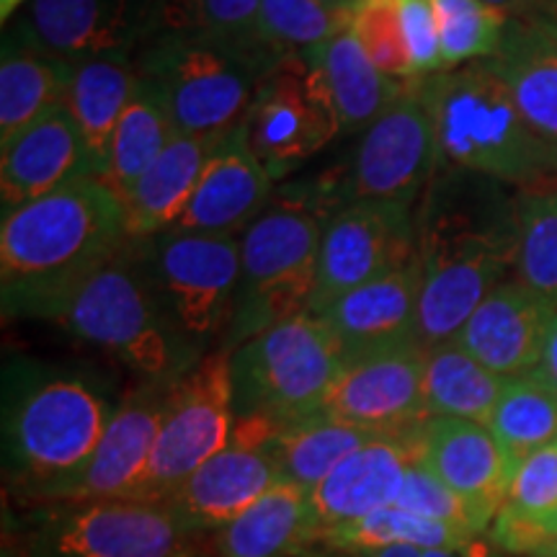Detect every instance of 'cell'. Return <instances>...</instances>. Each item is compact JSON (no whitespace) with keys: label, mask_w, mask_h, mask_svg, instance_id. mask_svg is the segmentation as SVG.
<instances>
[{"label":"cell","mask_w":557,"mask_h":557,"mask_svg":"<svg viewBox=\"0 0 557 557\" xmlns=\"http://www.w3.org/2000/svg\"><path fill=\"white\" fill-rule=\"evenodd\" d=\"M416 222L423 267L416 338L421 348L455 341L478 305L517 267V197L500 181L438 169Z\"/></svg>","instance_id":"1"},{"label":"cell","mask_w":557,"mask_h":557,"mask_svg":"<svg viewBox=\"0 0 557 557\" xmlns=\"http://www.w3.org/2000/svg\"><path fill=\"white\" fill-rule=\"evenodd\" d=\"M129 240L127 207L96 176L11 209L0 227L3 315L60 320L83 284Z\"/></svg>","instance_id":"2"},{"label":"cell","mask_w":557,"mask_h":557,"mask_svg":"<svg viewBox=\"0 0 557 557\" xmlns=\"http://www.w3.org/2000/svg\"><path fill=\"white\" fill-rule=\"evenodd\" d=\"M434 124L436 171L455 169L506 186L557 176V145L529 127L487 60L418 78Z\"/></svg>","instance_id":"3"},{"label":"cell","mask_w":557,"mask_h":557,"mask_svg":"<svg viewBox=\"0 0 557 557\" xmlns=\"http://www.w3.org/2000/svg\"><path fill=\"white\" fill-rule=\"evenodd\" d=\"M114 410L86 380L70 374L24 372L9 387L3 418L5 472L34 506L75 475L107 434Z\"/></svg>","instance_id":"4"},{"label":"cell","mask_w":557,"mask_h":557,"mask_svg":"<svg viewBox=\"0 0 557 557\" xmlns=\"http://www.w3.org/2000/svg\"><path fill=\"white\" fill-rule=\"evenodd\" d=\"M58 323L86 344L114 354L148 385H176L201 361L199 348L181 336L160 308L135 240L83 284Z\"/></svg>","instance_id":"5"},{"label":"cell","mask_w":557,"mask_h":557,"mask_svg":"<svg viewBox=\"0 0 557 557\" xmlns=\"http://www.w3.org/2000/svg\"><path fill=\"white\" fill-rule=\"evenodd\" d=\"M344 364V348L318 315L282 320L230 354L235 416L292 426L323 413Z\"/></svg>","instance_id":"6"},{"label":"cell","mask_w":557,"mask_h":557,"mask_svg":"<svg viewBox=\"0 0 557 557\" xmlns=\"http://www.w3.org/2000/svg\"><path fill=\"white\" fill-rule=\"evenodd\" d=\"M267 65L218 41L158 34L139 67L169 109L176 132L227 135L246 120Z\"/></svg>","instance_id":"7"},{"label":"cell","mask_w":557,"mask_h":557,"mask_svg":"<svg viewBox=\"0 0 557 557\" xmlns=\"http://www.w3.org/2000/svg\"><path fill=\"white\" fill-rule=\"evenodd\" d=\"M320 235V220L299 207L274 209L246 230L230 344L308 312L318 282Z\"/></svg>","instance_id":"8"},{"label":"cell","mask_w":557,"mask_h":557,"mask_svg":"<svg viewBox=\"0 0 557 557\" xmlns=\"http://www.w3.org/2000/svg\"><path fill=\"white\" fill-rule=\"evenodd\" d=\"M13 557H197V547L163 504L116 498L37 506Z\"/></svg>","instance_id":"9"},{"label":"cell","mask_w":557,"mask_h":557,"mask_svg":"<svg viewBox=\"0 0 557 557\" xmlns=\"http://www.w3.org/2000/svg\"><path fill=\"white\" fill-rule=\"evenodd\" d=\"M135 243L160 308L194 348L230 329L240 284V243L233 235L169 230Z\"/></svg>","instance_id":"10"},{"label":"cell","mask_w":557,"mask_h":557,"mask_svg":"<svg viewBox=\"0 0 557 557\" xmlns=\"http://www.w3.org/2000/svg\"><path fill=\"white\" fill-rule=\"evenodd\" d=\"M243 129L271 178L284 176L344 132L323 70L305 54H282L263 70Z\"/></svg>","instance_id":"11"},{"label":"cell","mask_w":557,"mask_h":557,"mask_svg":"<svg viewBox=\"0 0 557 557\" xmlns=\"http://www.w3.org/2000/svg\"><path fill=\"white\" fill-rule=\"evenodd\" d=\"M233 421L230 351H212L171 387L148 472L132 498L158 504L169 498L209 457L227 447Z\"/></svg>","instance_id":"12"},{"label":"cell","mask_w":557,"mask_h":557,"mask_svg":"<svg viewBox=\"0 0 557 557\" xmlns=\"http://www.w3.org/2000/svg\"><path fill=\"white\" fill-rule=\"evenodd\" d=\"M418 256L410 205L400 201H351L325 220L320 235L318 282L308 312L346 292L372 282Z\"/></svg>","instance_id":"13"},{"label":"cell","mask_w":557,"mask_h":557,"mask_svg":"<svg viewBox=\"0 0 557 557\" xmlns=\"http://www.w3.org/2000/svg\"><path fill=\"white\" fill-rule=\"evenodd\" d=\"M165 0H32L21 45L67 65L124 58L163 32Z\"/></svg>","instance_id":"14"},{"label":"cell","mask_w":557,"mask_h":557,"mask_svg":"<svg viewBox=\"0 0 557 557\" xmlns=\"http://www.w3.org/2000/svg\"><path fill=\"white\" fill-rule=\"evenodd\" d=\"M434 171V124L416 78L361 139L346 178V205L364 199L413 205Z\"/></svg>","instance_id":"15"},{"label":"cell","mask_w":557,"mask_h":557,"mask_svg":"<svg viewBox=\"0 0 557 557\" xmlns=\"http://www.w3.org/2000/svg\"><path fill=\"white\" fill-rule=\"evenodd\" d=\"M426 348L406 344L348 359L323 416L377 434L408 436L426 421L423 406Z\"/></svg>","instance_id":"16"},{"label":"cell","mask_w":557,"mask_h":557,"mask_svg":"<svg viewBox=\"0 0 557 557\" xmlns=\"http://www.w3.org/2000/svg\"><path fill=\"white\" fill-rule=\"evenodd\" d=\"M171 387L148 385L129 395L114 410L107 434L88 462L75 475L47 491L34 506L90 504L135 496L156 449Z\"/></svg>","instance_id":"17"},{"label":"cell","mask_w":557,"mask_h":557,"mask_svg":"<svg viewBox=\"0 0 557 557\" xmlns=\"http://www.w3.org/2000/svg\"><path fill=\"white\" fill-rule=\"evenodd\" d=\"M416 459L442 480L487 529L504 506L517 462L493 431L465 418H426L413 436Z\"/></svg>","instance_id":"18"},{"label":"cell","mask_w":557,"mask_h":557,"mask_svg":"<svg viewBox=\"0 0 557 557\" xmlns=\"http://www.w3.org/2000/svg\"><path fill=\"white\" fill-rule=\"evenodd\" d=\"M421 259L403 263L361 287L331 299L318 315L344 348L346 361L406 344H418V299H421Z\"/></svg>","instance_id":"19"},{"label":"cell","mask_w":557,"mask_h":557,"mask_svg":"<svg viewBox=\"0 0 557 557\" xmlns=\"http://www.w3.org/2000/svg\"><path fill=\"white\" fill-rule=\"evenodd\" d=\"M276 483H282V475L267 449L230 442L160 504L186 532L199 537L238 519Z\"/></svg>","instance_id":"20"},{"label":"cell","mask_w":557,"mask_h":557,"mask_svg":"<svg viewBox=\"0 0 557 557\" xmlns=\"http://www.w3.org/2000/svg\"><path fill=\"white\" fill-rule=\"evenodd\" d=\"M555 312L521 282H500L478 305L455 344L500 377H519L540 367Z\"/></svg>","instance_id":"21"},{"label":"cell","mask_w":557,"mask_h":557,"mask_svg":"<svg viewBox=\"0 0 557 557\" xmlns=\"http://www.w3.org/2000/svg\"><path fill=\"white\" fill-rule=\"evenodd\" d=\"M86 176H94L86 143L67 103H60L45 120L21 132L3 148V160H0L3 214Z\"/></svg>","instance_id":"22"},{"label":"cell","mask_w":557,"mask_h":557,"mask_svg":"<svg viewBox=\"0 0 557 557\" xmlns=\"http://www.w3.org/2000/svg\"><path fill=\"white\" fill-rule=\"evenodd\" d=\"M269 191L271 173L250 150L246 129L238 124L222 137L214 156L209 158L197 191L173 230L176 233L233 235L235 230L246 227L261 212Z\"/></svg>","instance_id":"23"},{"label":"cell","mask_w":557,"mask_h":557,"mask_svg":"<svg viewBox=\"0 0 557 557\" xmlns=\"http://www.w3.org/2000/svg\"><path fill=\"white\" fill-rule=\"evenodd\" d=\"M416 431L408 436L374 438L367 447L344 459L312 491V504H315L323 532L348 524V521L364 519L369 513L395 504L403 475L413 459Z\"/></svg>","instance_id":"24"},{"label":"cell","mask_w":557,"mask_h":557,"mask_svg":"<svg viewBox=\"0 0 557 557\" xmlns=\"http://www.w3.org/2000/svg\"><path fill=\"white\" fill-rule=\"evenodd\" d=\"M225 135H184L176 132L156 163L137 181L127 207L132 240H148L169 233L186 212L201 173Z\"/></svg>","instance_id":"25"},{"label":"cell","mask_w":557,"mask_h":557,"mask_svg":"<svg viewBox=\"0 0 557 557\" xmlns=\"http://www.w3.org/2000/svg\"><path fill=\"white\" fill-rule=\"evenodd\" d=\"M320 534L312 493L282 480L238 519L212 532V545L218 557H297Z\"/></svg>","instance_id":"26"},{"label":"cell","mask_w":557,"mask_h":557,"mask_svg":"<svg viewBox=\"0 0 557 557\" xmlns=\"http://www.w3.org/2000/svg\"><path fill=\"white\" fill-rule=\"evenodd\" d=\"M529 127L557 145V39L545 24L511 16L498 52L487 58Z\"/></svg>","instance_id":"27"},{"label":"cell","mask_w":557,"mask_h":557,"mask_svg":"<svg viewBox=\"0 0 557 557\" xmlns=\"http://www.w3.org/2000/svg\"><path fill=\"white\" fill-rule=\"evenodd\" d=\"M139 83L124 58H96L73 65L65 103L86 143L96 178H107L109 150L116 124Z\"/></svg>","instance_id":"28"},{"label":"cell","mask_w":557,"mask_h":557,"mask_svg":"<svg viewBox=\"0 0 557 557\" xmlns=\"http://www.w3.org/2000/svg\"><path fill=\"white\" fill-rule=\"evenodd\" d=\"M323 70L344 132L372 127L400 99L408 83L382 75L354 37L351 26L310 54Z\"/></svg>","instance_id":"29"},{"label":"cell","mask_w":557,"mask_h":557,"mask_svg":"<svg viewBox=\"0 0 557 557\" xmlns=\"http://www.w3.org/2000/svg\"><path fill=\"white\" fill-rule=\"evenodd\" d=\"M506 377L480 364L455 341L426 348L423 406L429 418H465L487 426Z\"/></svg>","instance_id":"30"},{"label":"cell","mask_w":557,"mask_h":557,"mask_svg":"<svg viewBox=\"0 0 557 557\" xmlns=\"http://www.w3.org/2000/svg\"><path fill=\"white\" fill-rule=\"evenodd\" d=\"M380 436L387 434L351 426V423L318 413L284 426L271 438L267 451L276 462L282 480L312 493L344 459Z\"/></svg>","instance_id":"31"},{"label":"cell","mask_w":557,"mask_h":557,"mask_svg":"<svg viewBox=\"0 0 557 557\" xmlns=\"http://www.w3.org/2000/svg\"><path fill=\"white\" fill-rule=\"evenodd\" d=\"M73 65L47 58L29 47H5L0 65V145L45 120L65 103Z\"/></svg>","instance_id":"32"},{"label":"cell","mask_w":557,"mask_h":557,"mask_svg":"<svg viewBox=\"0 0 557 557\" xmlns=\"http://www.w3.org/2000/svg\"><path fill=\"white\" fill-rule=\"evenodd\" d=\"M557 513V442L517 462L506 500L493 519V540L511 553L547 545V519Z\"/></svg>","instance_id":"33"},{"label":"cell","mask_w":557,"mask_h":557,"mask_svg":"<svg viewBox=\"0 0 557 557\" xmlns=\"http://www.w3.org/2000/svg\"><path fill=\"white\" fill-rule=\"evenodd\" d=\"M176 135L169 109L160 101L156 88L139 78L135 96L124 109L109 150L107 184L122 201L129 199L137 181L156 163V158L165 150L171 137Z\"/></svg>","instance_id":"34"},{"label":"cell","mask_w":557,"mask_h":557,"mask_svg":"<svg viewBox=\"0 0 557 557\" xmlns=\"http://www.w3.org/2000/svg\"><path fill=\"white\" fill-rule=\"evenodd\" d=\"M325 545H331L338 553H374L385 547H416L429 553V549H447V553H462L475 540V534L462 532L449 524L416 517L406 508L387 506L380 511L369 513L364 519L348 521V524L325 529L320 534Z\"/></svg>","instance_id":"35"},{"label":"cell","mask_w":557,"mask_h":557,"mask_svg":"<svg viewBox=\"0 0 557 557\" xmlns=\"http://www.w3.org/2000/svg\"><path fill=\"white\" fill-rule=\"evenodd\" d=\"M487 429L513 462L557 442V389L534 372L508 377Z\"/></svg>","instance_id":"36"},{"label":"cell","mask_w":557,"mask_h":557,"mask_svg":"<svg viewBox=\"0 0 557 557\" xmlns=\"http://www.w3.org/2000/svg\"><path fill=\"white\" fill-rule=\"evenodd\" d=\"M261 3L263 0H165L160 34H189L218 41L269 67L282 54L271 52L259 37Z\"/></svg>","instance_id":"37"},{"label":"cell","mask_w":557,"mask_h":557,"mask_svg":"<svg viewBox=\"0 0 557 557\" xmlns=\"http://www.w3.org/2000/svg\"><path fill=\"white\" fill-rule=\"evenodd\" d=\"M519 282L557 310V186H529L517 194Z\"/></svg>","instance_id":"38"},{"label":"cell","mask_w":557,"mask_h":557,"mask_svg":"<svg viewBox=\"0 0 557 557\" xmlns=\"http://www.w3.org/2000/svg\"><path fill=\"white\" fill-rule=\"evenodd\" d=\"M351 26V11H333L320 0H263L259 37L276 54H315Z\"/></svg>","instance_id":"39"},{"label":"cell","mask_w":557,"mask_h":557,"mask_svg":"<svg viewBox=\"0 0 557 557\" xmlns=\"http://www.w3.org/2000/svg\"><path fill=\"white\" fill-rule=\"evenodd\" d=\"M436 11L444 70L470 65L498 52L508 18L483 0H431Z\"/></svg>","instance_id":"40"},{"label":"cell","mask_w":557,"mask_h":557,"mask_svg":"<svg viewBox=\"0 0 557 557\" xmlns=\"http://www.w3.org/2000/svg\"><path fill=\"white\" fill-rule=\"evenodd\" d=\"M351 32L382 75L398 83L416 81L403 34L400 0H357Z\"/></svg>","instance_id":"41"},{"label":"cell","mask_w":557,"mask_h":557,"mask_svg":"<svg viewBox=\"0 0 557 557\" xmlns=\"http://www.w3.org/2000/svg\"><path fill=\"white\" fill-rule=\"evenodd\" d=\"M393 506L406 508V511L416 513V517L438 521V524L462 529V532L475 534V537L480 532H485V529L478 524L475 513L470 511V506L459 496H455V493H451L449 487L434 475V472L423 468V465L416 459V451H413V459H410L406 475H403V485Z\"/></svg>","instance_id":"42"},{"label":"cell","mask_w":557,"mask_h":557,"mask_svg":"<svg viewBox=\"0 0 557 557\" xmlns=\"http://www.w3.org/2000/svg\"><path fill=\"white\" fill-rule=\"evenodd\" d=\"M400 21L413 78H426V75L442 73L444 60L434 3L431 0H400Z\"/></svg>","instance_id":"43"},{"label":"cell","mask_w":557,"mask_h":557,"mask_svg":"<svg viewBox=\"0 0 557 557\" xmlns=\"http://www.w3.org/2000/svg\"><path fill=\"white\" fill-rule=\"evenodd\" d=\"M537 372L557 389V312H555L553 323H549L545 351H542V361H540Z\"/></svg>","instance_id":"44"},{"label":"cell","mask_w":557,"mask_h":557,"mask_svg":"<svg viewBox=\"0 0 557 557\" xmlns=\"http://www.w3.org/2000/svg\"><path fill=\"white\" fill-rule=\"evenodd\" d=\"M529 16H534L540 24H545L549 34L557 39V0H542V3H534Z\"/></svg>","instance_id":"45"},{"label":"cell","mask_w":557,"mask_h":557,"mask_svg":"<svg viewBox=\"0 0 557 557\" xmlns=\"http://www.w3.org/2000/svg\"><path fill=\"white\" fill-rule=\"evenodd\" d=\"M483 3L491 5V9L504 11L506 16H524L534 5L532 0H483Z\"/></svg>","instance_id":"46"},{"label":"cell","mask_w":557,"mask_h":557,"mask_svg":"<svg viewBox=\"0 0 557 557\" xmlns=\"http://www.w3.org/2000/svg\"><path fill=\"white\" fill-rule=\"evenodd\" d=\"M357 555H361V557H423V549L398 545V547H385V549H374V553H357Z\"/></svg>","instance_id":"47"},{"label":"cell","mask_w":557,"mask_h":557,"mask_svg":"<svg viewBox=\"0 0 557 557\" xmlns=\"http://www.w3.org/2000/svg\"><path fill=\"white\" fill-rule=\"evenodd\" d=\"M21 3H24V0H0V21L5 24V21H9L13 13L18 11Z\"/></svg>","instance_id":"48"},{"label":"cell","mask_w":557,"mask_h":557,"mask_svg":"<svg viewBox=\"0 0 557 557\" xmlns=\"http://www.w3.org/2000/svg\"><path fill=\"white\" fill-rule=\"evenodd\" d=\"M323 5H329L333 11H351L357 0H320Z\"/></svg>","instance_id":"49"},{"label":"cell","mask_w":557,"mask_h":557,"mask_svg":"<svg viewBox=\"0 0 557 557\" xmlns=\"http://www.w3.org/2000/svg\"><path fill=\"white\" fill-rule=\"evenodd\" d=\"M529 557H557V540L547 542V545L534 549V553H529Z\"/></svg>","instance_id":"50"},{"label":"cell","mask_w":557,"mask_h":557,"mask_svg":"<svg viewBox=\"0 0 557 557\" xmlns=\"http://www.w3.org/2000/svg\"><path fill=\"white\" fill-rule=\"evenodd\" d=\"M542 532H545V540L547 542H555L557 540V513H553V517L547 519V524H545V529H542Z\"/></svg>","instance_id":"51"},{"label":"cell","mask_w":557,"mask_h":557,"mask_svg":"<svg viewBox=\"0 0 557 557\" xmlns=\"http://www.w3.org/2000/svg\"><path fill=\"white\" fill-rule=\"evenodd\" d=\"M423 557H457V555L447 553V549H429V553H423Z\"/></svg>","instance_id":"52"},{"label":"cell","mask_w":557,"mask_h":557,"mask_svg":"<svg viewBox=\"0 0 557 557\" xmlns=\"http://www.w3.org/2000/svg\"><path fill=\"white\" fill-rule=\"evenodd\" d=\"M532 3H542V0H532Z\"/></svg>","instance_id":"53"},{"label":"cell","mask_w":557,"mask_h":557,"mask_svg":"<svg viewBox=\"0 0 557 557\" xmlns=\"http://www.w3.org/2000/svg\"><path fill=\"white\" fill-rule=\"evenodd\" d=\"M197 557H201V555H197Z\"/></svg>","instance_id":"54"}]
</instances>
